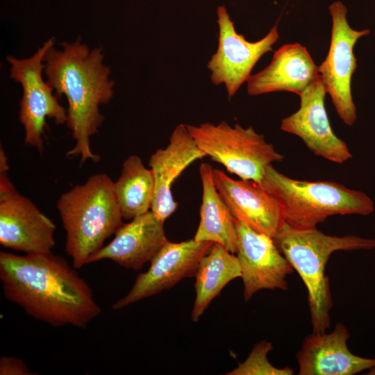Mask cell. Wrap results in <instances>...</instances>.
<instances>
[{
  "label": "cell",
  "mask_w": 375,
  "mask_h": 375,
  "mask_svg": "<svg viewBox=\"0 0 375 375\" xmlns=\"http://www.w3.org/2000/svg\"><path fill=\"white\" fill-rule=\"evenodd\" d=\"M262 185L280 203L287 224L297 228H315L328 217L367 215L374 203L362 192L332 181H308L290 178L267 167Z\"/></svg>",
  "instance_id": "5"
},
{
  "label": "cell",
  "mask_w": 375,
  "mask_h": 375,
  "mask_svg": "<svg viewBox=\"0 0 375 375\" xmlns=\"http://www.w3.org/2000/svg\"><path fill=\"white\" fill-rule=\"evenodd\" d=\"M56 208L66 232L65 251L80 269L123 224L114 182L105 174L90 176L62 194Z\"/></svg>",
  "instance_id": "3"
},
{
  "label": "cell",
  "mask_w": 375,
  "mask_h": 375,
  "mask_svg": "<svg viewBox=\"0 0 375 375\" xmlns=\"http://www.w3.org/2000/svg\"><path fill=\"white\" fill-rule=\"evenodd\" d=\"M53 38L49 39L30 58L17 59L11 56L7 60L11 65L10 76L21 84L23 95L19 102V119L24 129V144L43 151L45 119H53L55 124L67 122V112L58 100L53 89L44 81V58L54 46Z\"/></svg>",
  "instance_id": "7"
},
{
  "label": "cell",
  "mask_w": 375,
  "mask_h": 375,
  "mask_svg": "<svg viewBox=\"0 0 375 375\" xmlns=\"http://www.w3.org/2000/svg\"><path fill=\"white\" fill-rule=\"evenodd\" d=\"M217 15L218 45L207 67L211 82L215 85H224L231 99L251 76L258 61L272 51L279 38L278 24L260 40L249 42L236 31L225 6L217 8Z\"/></svg>",
  "instance_id": "9"
},
{
  "label": "cell",
  "mask_w": 375,
  "mask_h": 375,
  "mask_svg": "<svg viewBox=\"0 0 375 375\" xmlns=\"http://www.w3.org/2000/svg\"><path fill=\"white\" fill-rule=\"evenodd\" d=\"M9 170L8 158L6 156L4 150L1 147L0 149V173H7Z\"/></svg>",
  "instance_id": "24"
},
{
  "label": "cell",
  "mask_w": 375,
  "mask_h": 375,
  "mask_svg": "<svg viewBox=\"0 0 375 375\" xmlns=\"http://www.w3.org/2000/svg\"><path fill=\"white\" fill-rule=\"evenodd\" d=\"M328 9L332 19L331 42L325 59L318 66L319 76L338 116L350 126L356 120L351 83L357 67L353 47L370 31L353 29L347 20V9L341 1L332 3Z\"/></svg>",
  "instance_id": "8"
},
{
  "label": "cell",
  "mask_w": 375,
  "mask_h": 375,
  "mask_svg": "<svg viewBox=\"0 0 375 375\" xmlns=\"http://www.w3.org/2000/svg\"><path fill=\"white\" fill-rule=\"evenodd\" d=\"M61 45L62 50L53 46L47 52L44 72L56 94L64 95L68 102L66 123L75 144L67 156L97 162L100 156L92 151L90 138L104 121L99 107L112 98L115 82L109 78L101 49L90 50L79 40Z\"/></svg>",
  "instance_id": "2"
},
{
  "label": "cell",
  "mask_w": 375,
  "mask_h": 375,
  "mask_svg": "<svg viewBox=\"0 0 375 375\" xmlns=\"http://www.w3.org/2000/svg\"><path fill=\"white\" fill-rule=\"evenodd\" d=\"M56 226L26 197L7 173H0V244L26 253L51 252Z\"/></svg>",
  "instance_id": "10"
},
{
  "label": "cell",
  "mask_w": 375,
  "mask_h": 375,
  "mask_svg": "<svg viewBox=\"0 0 375 375\" xmlns=\"http://www.w3.org/2000/svg\"><path fill=\"white\" fill-rule=\"evenodd\" d=\"M0 374L31 375L33 373L21 359L11 356H2L0 358Z\"/></svg>",
  "instance_id": "23"
},
{
  "label": "cell",
  "mask_w": 375,
  "mask_h": 375,
  "mask_svg": "<svg viewBox=\"0 0 375 375\" xmlns=\"http://www.w3.org/2000/svg\"><path fill=\"white\" fill-rule=\"evenodd\" d=\"M164 224L151 210L123 223L112 240L91 256L87 264L110 260L126 268L140 269L169 241Z\"/></svg>",
  "instance_id": "16"
},
{
  "label": "cell",
  "mask_w": 375,
  "mask_h": 375,
  "mask_svg": "<svg viewBox=\"0 0 375 375\" xmlns=\"http://www.w3.org/2000/svg\"><path fill=\"white\" fill-rule=\"evenodd\" d=\"M187 127L206 156L241 179L260 183L267 167L284 159L252 126H231L222 121L217 124H187Z\"/></svg>",
  "instance_id": "6"
},
{
  "label": "cell",
  "mask_w": 375,
  "mask_h": 375,
  "mask_svg": "<svg viewBox=\"0 0 375 375\" xmlns=\"http://www.w3.org/2000/svg\"><path fill=\"white\" fill-rule=\"evenodd\" d=\"M273 239L307 289L312 332H326L333 306L329 279L325 275L330 256L337 251L374 249L375 239L328 235L316 227L297 228L286 223Z\"/></svg>",
  "instance_id": "4"
},
{
  "label": "cell",
  "mask_w": 375,
  "mask_h": 375,
  "mask_svg": "<svg viewBox=\"0 0 375 375\" xmlns=\"http://www.w3.org/2000/svg\"><path fill=\"white\" fill-rule=\"evenodd\" d=\"M114 192L123 219L131 220L151 210L154 177L140 156L131 155L124 161L120 175L114 182Z\"/></svg>",
  "instance_id": "21"
},
{
  "label": "cell",
  "mask_w": 375,
  "mask_h": 375,
  "mask_svg": "<svg viewBox=\"0 0 375 375\" xmlns=\"http://www.w3.org/2000/svg\"><path fill=\"white\" fill-rule=\"evenodd\" d=\"M326 94L318 75L299 95V109L281 120V129L300 138L316 156L341 164L352 154L331 128L324 106Z\"/></svg>",
  "instance_id": "13"
},
{
  "label": "cell",
  "mask_w": 375,
  "mask_h": 375,
  "mask_svg": "<svg viewBox=\"0 0 375 375\" xmlns=\"http://www.w3.org/2000/svg\"><path fill=\"white\" fill-rule=\"evenodd\" d=\"M213 169L208 163H201L199 167L202 198L200 221L193 238L221 244L230 252L236 253V220L215 186Z\"/></svg>",
  "instance_id": "19"
},
{
  "label": "cell",
  "mask_w": 375,
  "mask_h": 375,
  "mask_svg": "<svg viewBox=\"0 0 375 375\" xmlns=\"http://www.w3.org/2000/svg\"><path fill=\"white\" fill-rule=\"evenodd\" d=\"M235 224L236 256L241 267L244 300H250L262 290H287L286 278L292 273L293 268L274 239L242 222L236 220Z\"/></svg>",
  "instance_id": "11"
},
{
  "label": "cell",
  "mask_w": 375,
  "mask_h": 375,
  "mask_svg": "<svg viewBox=\"0 0 375 375\" xmlns=\"http://www.w3.org/2000/svg\"><path fill=\"white\" fill-rule=\"evenodd\" d=\"M319 71L307 49L299 43L277 49L270 63L247 80V93L258 96L274 92L300 95L318 76Z\"/></svg>",
  "instance_id": "18"
},
{
  "label": "cell",
  "mask_w": 375,
  "mask_h": 375,
  "mask_svg": "<svg viewBox=\"0 0 375 375\" xmlns=\"http://www.w3.org/2000/svg\"><path fill=\"white\" fill-rule=\"evenodd\" d=\"M212 244L194 238L168 241L151 260L149 269L138 275L126 295L112 305V310L122 309L168 290L185 278L194 276L201 259Z\"/></svg>",
  "instance_id": "12"
},
{
  "label": "cell",
  "mask_w": 375,
  "mask_h": 375,
  "mask_svg": "<svg viewBox=\"0 0 375 375\" xmlns=\"http://www.w3.org/2000/svg\"><path fill=\"white\" fill-rule=\"evenodd\" d=\"M237 256L221 244L213 243L201 259L194 277L196 297L191 313L194 322L199 321L210 302L231 281L241 278Z\"/></svg>",
  "instance_id": "20"
},
{
  "label": "cell",
  "mask_w": 375,
  "mask_h": 375,
  "mask_svg": "<svg viewBox=\"0 0 375 375\" xmlns=\"http://www.w3.org/2000/svg\"><path fill=\"white\" fill-rule=\"evenodd\" d=\"M74 268L52 251L24 256L0 252L5 297L54 327L85 328L101 312L91 288Z\"/></svg>",
  "instance_id": "1"
},
{
  "label": "cell",
  "mask_w": 375,
  "mask_h": 375,
  "mask_svg": "<svg viewBox=\"0 0 375 375\" xmlns=\"http://www.w3.org/2000/svg\"><path fill=\"white\" fill-rule=\"evenodd\" d=\"M205 157L184 124L174 128L165 148L151 154L148 165L154 177L155 193L151 210L159 219L165 222L177 209L172 191L174 182L192 163Z\"/></svg>",
  "instance_id": "15"
},
{
  "label": "cell",
  "mask_w": 375,
  "mask_h": 375,
  "mask_svg": "<svg viewBox=\"0 0 375 375\" xmlns=\"http://www.w3.org/2000/svg\"><path fill=\"white\" fill-rule=\"evenodd\" d=\"M350 333L342 323L333 331L312 332L297 353L299 375H353L375 369V358L353 354L347 347Z\"/></svg>",
  "instance_id": "17"
},
{
  "label": "cell",
  "mask_w": 375,
  "mask_h": 375,
  "mask_svg": "<svg viewBox=\"0 0 375 375\" xmlns=\"http://www.w3.org/2000/svg\"><path fill=\"white\" fill-rule=\"evenodd\" d=\"M273 349L272 342L262 340L255 344L247 359L240 362L228 375H292L294 371L289 367L278 368L267 359Z\"/></svg>",
  "instance_id": "22"
},
{
  "label": "cell",
  "mask_w": 375,
  "mask_h": 375,
  "mask_svg": "<svg viewBox=\"0 0 375 375\" xmlns=\"http://www.w3.org/2000/svg\"><path fill=\"white\" fill-rule=\"evenodd\" d=\"M215 186L236 220L258 232L275 238L285 224L283 210L276 197L260 183L235 179L213 169Z\"/></svg>",
  "instance_id": "14"
}]
</instances>
